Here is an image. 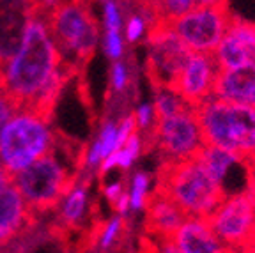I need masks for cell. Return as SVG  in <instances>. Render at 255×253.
<instances>
[{
  "mask_svg": "<svg viewBox=\"0 0 255 253\" xmlns=\"http://www.w3.org/2000/svg\"><path fill=\"white\" fill-rule=\"evenodd\" d=\"M28 20L27 0H0V80L23 41Z\"/></svg>",
  "mask_w": 255,
  "mask_h": 253,
  "instance_id": "cell-13",
  "label": "cell"
},
{
  "mask_svg": "<svg viewBox=\"0 0 255 253\" xmlns=\"http://www.w3.org/2000/svg\"><path fill=\"white\" fill-rule=\"evenodd\" d=\"M73 184L75 177L60 165L53 150L12 175V186L20 191L30 214L52 209L73 190Z\"/></svg>",
  "mask_w": 255,
  "mask_h": 253,
  "instance_id": "cell-6",
  "label": "cell"
},
{
  "mask_svg": "<svg viewBox=\"0 0 255 253\" xmlns=\"http://www.w3.org/2000/svg\"><path fill=\"white\" fill-rule=\"evenodd\" d=\"M231 18L227 7L195 5L168 23L190 52L213 53L227 30Z\"/></svg>",
  "mask_w": 255,
  "mask_h": 253,
  "instance_id": "cell-10",
  "label": "cell"
},
{
  "mask_svg": "<svg viewBox=\"0 0 255 253\" xmlns=\"http://www.w3.org/2000/svg\"><path fill=\"white\" fill-rule=\"evenodd\" d=\"M195 158L202 163L207 174L211 175L222 188L227 181L231 170H234L236 166L241 165V163H247L243 158H239L238 154H234L231 150L222 149L218 145H211V143H204Z\"/></svg>",
  "mask_w": 255,
  "mask_h": 253,
  "instance_id": "cell-18",
  "label": "cell"
},
{
  "mask_svg": "<svg viewBox=\"0 0 255 253\" xmlns=\"http://www.w3.org/2000/svg\"><path fill=\"white\" fill-rule=\"evenodd\" d=\"M103 46L105 53L112 60H119L124 53V41L123 36H121V30H105Z\"/></svg>",
  "mask_w": 255,
  "mask_h": 253,
  "instance_id": "cell-25",
  "label": "cell"
},
{
  "mask_svg": "<svg viewBox=\"0 0 255 253\" xmlns=\"http://www.w3.org/2000/svg\"><path fill=\"white\" fill-rule=\"evenodd\" d=\"M59 62V52L44 21L30 18L18 52L5 66L0 89L11 98L18 112H25L46 85Z\"/></svg>",
  "mask_w": 255,
  "mask_h": 253,
  "instance_id": "cell-1",
  "label": "cell"
},
{
  "mask_svg": "<svg viewBox=\"0 0 255 253\" xmlns=\"http://www.w3.org/2000/svg\"><path fill=\"white\" fill-rule=\"evenodd\" d=\"M254 166H255V165H254Z\"/></svg>",
  "mask_w": 255,
  "mask_h": 253,
  "instance_id": "cell-39",
  "label": "cell"
},
{
  "mask_svg": "<svg viewBox=\"0 0 255 253\" xmlns=\"http://www.w3.org/2000/svg\"><path fill=\"white\" fill-rule=\"evenodd\" d=\"M30 213L25 206L20 191L12 184L0 190V245L16 236L28 222Z\"/></svg>",
  "mask_w": 255,
  "mask_h": 253,
  "instance_id": "cell-17",
  "label": "cell"
},
{
  "mask_svg": "<svg viewBox=\"0 0 255 253\" xmlns=\"http://www.w3.org/2000/svg\"><path fill=\"white\" fill-rule=\"evenodd\" d=\"M103 2H107V0H103Z\"/></svg>",
  "mask_w": 255,
  "mask_h": 253,
  "instance_id": "cell-38",
  "label": "cell"
},
{
  "mask_svg": "<svg viewBox=\"0 0 255 253\" xmlns=\"http://www.w3.org/2000/svg\"><path fill=\"white\" fill-rule=\"evenodd\" d=\"M197 5H206V7H227V0H197Z\"/></svg>",
  "mask_w": 255,
  "mask_h": 253,
  "instance_id": "cell-35",
  "label": "cell"
},
{
  "mask_svg": "<svg viewBox=\"0 0 255 253\" xmlns=\"http://www.w3.org/2000/svg\"><path fill=\"white\" fill-rule=\"evenodd\" d=\"M151 21L147 20V16L142 12H131L128 16L126 25H124V37L128 43H140L143 37H147L149 30H151Z\"/></svg>",
  "mask_w": 255,
  "mask_h": 253,
  "instance_id": "cell-24",
  "label": "cell"
},
{
  "mask_svg": "<svg viewBox=\"0 0 255 253\" xmlns=\"http://www.w3.org/2000/svg\"><path fill=\"white\" fill-rule=\"evenodd\" d=\"M59 57L78 71L91 60L100 41V25L91 0H66L44 20Z\"/></svg>",
  "mask_w": 255,
  "mask_h": 253,
  "instance_id": "cell-3",
  "label": "cell"
},
{
  "mask_svg": "<svg viewBox=\"0 0 255 253\" xmlns=\"http://www.w3.org/2000/svg\"><path fill=\"white\" fill-rule=\"evenodd\" d=\"M121 230H123V216L119 214V216L112 218L110 222L105 225L103 234H101V239H100V245L103 246V248H110V246L117 241Z\"/></svg>",
  "mask_w": 255,
  "mask_h": 253,
  "instance_id": "cell-28",
  "label": "cell"
},
{
  "mask_svg": "<svg viewBox=\"0 0 255 253\" xmlns=\"http://www.w3.org/2000/svg\"><path fill=\"white\" fill-rule=\"evenodd\" d=\"M85 206H87V190L84 186L75 188L68 193V198L64 202L62 207V218L68 223L75 225L80 218L84 216Z\"/></svg>",
  "mask_w": 255,
  "mask_h": 253,
  "instance_id": "cell-21",
  "label": "cell"
},
{
  "mask_svg": "<svg viewBox=\"0 0 255 253\" xmlns=\"http://www.w3.org/2000/svg\"><path fill=\"white\" fill-rule=\"evenodd\" d=\"M206 220L231 253L255 250V193L250 188L225 195Z\"/></svg>",
  "mask_w": 255,
  "mask_h": 253,
  "instance_id": "cell-7",
  "label": "cell"
},
{
  "mask_svg": "<svg viewBox=\"0 0 255 253\" xmlns=\"http://www.w3.org/2000/svg\"><path fill=\"white\" fill-rule=\"evenodd\" d=\"M145 209H147V227L158 239H172L181 223L188 218L177 204H174L167 195L159 191H156L154 197L149 198Z\"/></svg>",
  "mask_w": 255,
  "mask_h": 253,
  "instance_id": "cell-16",
  "label": "cell"
},
{
  "mask_svg": "<svg viewBox=\"0 0 255 253\" xmlns=\"http://www.w3.org/2000/svg\"><path fill=\"white\" fill-rule=\"evenodd\" d=\"M159 21H172L197 5V0H152Z\"/></svg>",
  "mask_w": 255,
  "mask_h": 253,
  "instance_id": "cell-22",
  "label": "cell"
},
{
  "mask_svg": "<svg viewBox=\"0 0 255 253\" xmlns=\"http://www.w3.org/2000/svg\"><path fill=\"white\" fill-rule=\"evenodd\" d=\"M213 57L220 69L255 64V23L241 18H231Z\"/></svg>",
  "mask_w": 255,
  "mask_h": 253,
  "instance_id": "cell-12",
  "label": "cell"
},
{
  "mask_svg": "<svg viewBox=\"0 0 255 253\" xmlns=\"http://www.w3.org/2000/svg\"><path fill=\"white\" fill-rule=\"evenodd\" d=\"M16 114H18L16 105L12 103L11 98L0 89V131H2V127H4Z\"/></svg>",
  "mask_w": 255,
  "mask_h": 253,
  "instance_id": "cell-30",
  "label": "cell"
},
{
  "mask_svg": "<svg viewBox=\"0 0 255 253\" xmlns=\"http://www.w3.org/2000/svg\"><path fill=\"white\" fill-rule=\"evenodd\" d=\"M103 20L107 30H121L123 25V14H121V5L116 0H107L103 9Z\"/></svg>",
  "mask_w": 255,
  "mask_h": 253,
  "instance_id": "cell-27",
  "label": "cell"
},
{
  "mask_svg": "<svg viewBox=\"0 0 255 253\" xmlns=\"http://www.w3.org/2000/svg\"><path fill=\"white\" fill-rule=\"evenodd\" d=\"M213 96L255 110V64L220 69L216 75Z\"/></svg>",
  "mask_w": 255,
  "mask_h": 253,
  "instance_id": "cell-14",
  "label": "cell"
},
{
  "mask_svg": "<svg viewBox=\"0 0 255 253\" xmlns=\"http://www.w3.org/2000/svg\"><path fill=\"white\" fill-rule=\"evenodd\" d=\"M158 191L177 204L188 218H207L225 197L223 188L197 158L165 163Z\"/></svg>",
  "mask_w": 255,
  "mask_h": 253,
  "instance_id": "cell-4",
  "label": "cell"
},
{
  "mask_svg": "<svg viewBox=\"0 0 255 253\" xmlns=\"http://www.w3.org/2000/svg\"><path fill=\"white\" fill-rule=\"evenodd\" d=\"M204 142L227 149L255 165V110L215 96L195 107Z\"/></svg>",
  "mask_w": 255,
  "mask_h": 253,
  "instance_id": "cell-2",
  "label": "cell"
},
{
  "mask_svg": "<svg viewBox=\"0 0 255 253\" xmlns=\"http://www.w3.org/2000/svg\"><path fill=\"white\" fill-rule=\"evenodd\" d=\"M145 253H159V252H158V248H156V245H154V246H147Z\"/></svg>",
  "mask_w": 255,
  "mask_h": 253,
  "instance_id": "cell-36",
  "label": "cell"
},
{
  "mask_svg": "<svg viewBox=\"0 0 255 253\" xmlns=\"http://www.w3.org/2000/svg\"><path fill=\"white\" fill-rule=\"evenodd\" d=\"M135 123H136V129H149L151 126H154V123H156L154 107L147 103L140 105L135 114Z\"/></svg>",
  "mask_w": 255,
  "mask_h": 253,
  "instance_id": "cell-29",
  "label": "cell"
},
{
  "mask_svg": "<svg viewBox=\"0 0 255 253\" xmlns=\"http://www.w3.org/2000/svg\"><path fill=\"white\" fill-rule=\"evenodd\" d=\"M116 209H117V213L123 216V214H126L128 211L131 209L129 207V197H128V193H123L119 198L116 200Z\"/></svg>",
  "mask_w": 255,
  "mask_h": 253,
  "instance_id": "cell-34",
  "label": "cell"
},
{
  "mask_svg": "<svg viewBox=\"0 0 255 253\" xmlns=\"http://www.w3.org/2000/svg\"><path fill=\"white\" fill-rule=\"evenodd\" d=\"M62 2L66 0H27L30 18H39L44 21Z\"/></svg>",
  "mask_w": 255,
  "mask_h": 253,
  "instance_id": "cell-26",
  "label": "cell"
},
{
  "mask_svg": "<svg viewBox=\"0 0 255 253\" xmlns=\"http://www.w3.org/2000/svg\"><path fill=\"white\" fill-rule=\"evenodd\" d=\"M147 73L156 87H172L190 57L186 44L168 21H158L147 34Z\"/></svg>",
  "mask_w": 255,
  "mask_h": 253,
  "instance_id": "cell-9",
  "label": "cell"
},
{
  "mask_svg": "<svg viewBox=\"0 0 255 253\" xmlns=\"http://www.w3.org/2000/svg\"><path fill=\"white\" fill-rule=\"evenodd\" d=\"M156 248H158L159 253H183L172 239H158Z\"/></svg>",
  "mask_w": 255,
  "mask_h": 253,
  "instance_id": "cell-33",
  "label": "cell"
},
{
  "mask_svg": "<svg viewBox=\"0 0 255 253\" xmlns=\"http://www.w3.org/2000/svg\"><path fill=\"white\" fill-rule=\"evenodd\" d=\"M154 142L159 152L163 154L165 163H175L195 158L206 143L195 108L186 107L179 114L163 117V119H156Z\"/></svg>",
  "mask_w": 255,
  "mask_h": 253,
  "instance_id": "cell-8",
  "label": "cell"
},
{
  "mask_svg": "<svg viewBox=\"0 0 255 253\" xmlns=\"http://www.w3.org/2000/svg\"><path fill=\"white\" fill-rule=\"evenodd\" d=\"M117 149H119V147H117V124L108 121V123H105L103 127H101L100 136L92 143L85 161H87L89 166L101 165V161Z\"/></svg>",
  "mask_w": 255,
  "mask_h": 253,
  "instance_id": "cell-19",
  "label": "cell"
},
{
  "mask_svg": "<svg viewBox=\"0 0 255 253\" xmlns=\"http://www.w3.org/2000/svg\"><path fill=\"white\" fill-rule=\"evenodd\" d=\"M172 241L183 253H231L215 236L206 218H186Z\"/></svg>",
  "mask_w": 255,
  "mask_h": 253,
  "instance_id": "cell-15",
  "label": "cell"
},
{
  "mask_svg": "<svg viewBox=\"0 0 255 253\" xmlns=\"http://www.w3.org/2000/svg\"><path fill=\"white\" fill-rule=\"evenodd\" d=\"M254 168H255V166H254ZM250 190L255 193V175H254V181H252V184H250Z\"/></svg>",
  "mask_w": 255,
  "mask_h": 253,
  "instance_id": "cell-37",
  "label": "cell"
},
{
  "mask_svg": "<svg viewBox=\"0 0 255 253\" xmlns=\"http://www.w3.org/2000/svg\"><path fill=\"white\" fill-rule=\"evenodd\" d=\"M52 150L48 123L28 112H18L0 131V161L11 175Z\"/></svg>",
  "mask_w": 255,
  "mask_h": 253,
  "instance_id": "cell-5",
  "label": "cell"
},
{
  "mask_svg": "<svg viewBox=\"0 0 255 253\" xmlns=\"http://www.w3.org/2000/svg\"><path fill=\"white\" fill-rule=\"evenodd\" d=\"M152 107H154L156 112V119H163V117H170V115L179 114L181 110H184L190 105L172 87H158V91L154 94Z\"/></svg>",
  "mask_w": 255,
  "mask_h": 253,
  "instance_id": "cell-20",
  "label": "cell"
},
{
  "mask_svg": "<svg viewBox=\"0 0 255 253\" xmlns=\"http://www.w3.org/2000/svg\"><path fill=\"white\" fill-rule=\"evenodd\" d=\"M123 193H124V191H123V184H121V182H112L110 186L105 188V197H107L112 204H116V200Z\"/></svg>",
  "mask_w": 255,
  "mask_h": 253,
  "instance_id": "cell-32",
  "label": "cell"
},
{
  "mask_svg": "<svg viewBox=\"0 0 255 253\" xmlns=\"http://www.w3.org/2000/svg\"><path fill=\"white\" fill-rule=\"evenodd\" d=\"M128 69L121 60H114V66H112V87L116 89L117 92H123L128 85Z\"/></svg>",
  "mask_w": 255,
  "mask_h": 253,
  "instance_id": "cell-31",
  "label": "cell"
},
{
  "mask_svg": "<svg viewBox=\"0 0 255 253\" xmlns=\"http://www.w3.org/2000/svg\"><path fill=\"white\" fill-rule=\"evenodd\" d=\"M220 67L216 64L213 53L191 52L184 62L179 76L172 85L177 94L186 101L190 107L195 108L202 101L213 96L216 75Z\"/></svg>",
  "mask_w": 255,
  "mask_h": 253,
  "instance_id": "cell-11",
  "label": "cell"
},
{
  "mask_svg": "<svg viewBox=\"0 0 255 253\" xmlns=\"http://www.w3.org/2000/svg\"><path fill=\"white\" fill-rule=\"evenodd\" d=\"M129 207L135 211L145 209L149 202V175L145 172H136L131 179V188H129Z\"/></svg>",
  "mask_w": 255,
  "mask_h": 253,
  "instance_id": "cell-23",
  "label": "cell"
}]
</instances>
